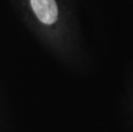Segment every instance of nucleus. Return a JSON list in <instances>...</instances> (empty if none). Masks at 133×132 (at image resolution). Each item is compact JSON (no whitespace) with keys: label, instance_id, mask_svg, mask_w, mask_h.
<instances>
[{"label":"nucleus","instance_id":"f257e3e1","mask_svg":"<svg viewBox=\"0 0 133 132\" xmlns=\"http://www.w3.org/2000/svg\"><path fill=\"white\" fill-rule=\"evenodd\" d=\"M31 5L43 23L52 24L57 20L58 7L55 0H31Z\"/></svg>","mask_w":133,"mask_h":132}]
</instances>
